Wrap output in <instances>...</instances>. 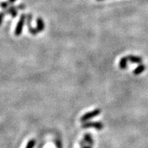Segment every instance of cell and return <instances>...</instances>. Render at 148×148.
<instances>
[{
	"instance_id": "6da1fadb",
	"label": "cell",
	"mask_w": 148,
	"mask_h": 148,
	"mask_svg": "<svg viewBox=\"0 0 148 148\" xmlns=\"http://www.w3.org/2000/svg\"><path fill=\"white\" fill-rule=\"evenodd\" d=\"M101 113V109L94 110L91 111V112H88V113L84 114V115L81 117L80 120L85 123V122H86V121H88L89 120V119L95 118V117L97 116V115H99Z\"/></svg>"
},
{
	"instance_id": "7a4b0ae2",
	"label": "cell",
	"mask_w": 148,
	"mask_h": 148,
	"mask_svg": "<svg viewBox=\"0 0 148 148\" xmlns=\"http://www.w3.org/2000/svg\"><path fill=\"white\" fill-rule=\"evenodd\" d=\"M82 127L83 129H88V128L93 127L97 130H101L103 128V125L101 122H88V123H83Z\"/></svg>"
},
{
	"instance_id": "3957f363",
	"label": "cell",
	"mask_w": 148,
	"mask_h": 148,
	"mask_svg": "<svg viewBox=\"0 0 148 148\" xmlns=\"http://www.w3.org/2000/svg\"><path fill=\"white\" fill-rule=\"evenodd\" d=\"M26 19H27V15L26 14H22L21 16L19 21H18V24H17V27L15 28V31H14V34L16 36H20L21 34L23 24H24V22H25Z\"/></svg>"
},
{
	"instance_id": "277c9868",
	"label": "cell",
	"mask_w": 148,
	"mask_h": 148,
	"mask_svg": "<svg viewBox=\"0 0 148 148\" xmlns=\"http://www.w3.org/2000/svg\"><path fill=\"white\" fill-rule=\"evenodd\" d=\"M128 60H129L130 62H132V64H141L142 63V58H140V57L134 56V55H127L126 56Z\"/></svg>"
},
{
	"instance_id": "5b68a950",
	"label": "cell",
	"mask_w": 148,
	"mask_h": 148,
	"mask_svg": "<svg viewBox=\"0 0 148 148\" xmlns=\"http://www.w3.org/2000/svg\"><path fill=\"white\" fill-rule=\"evenodd\" d=\"M36 23H37V27L36 28V31L38 33H40L45 29V23L43 22V21L42 20L41 18H38L36 19Z\"/></svg>"
},
{
	"instance_id": "8992f818",
	"label": "cell",
	"mask_w": 148,
	"mask_h": 148,
	"mask_svg": "<svg viewBox=\"0 0 148 148\" xmlns=\"http://www.w3.org/2000/svg\"><path fill=\"white\" fill-rule=\"evenodd\" d=\"M145 69H146V66H144V64H140L139 66H137V68H135V70H134L133 73H134V75H136V76L137 75H139V74L142 73L144 70H145Z\"/></svg>"
},
{
	"instance_id": "52a82bcc",
	"label": "cell",
	"mask_w": 148,
	"mask_h": 148,
	"mask_svg": "<svg viewBox=\"0 0 148 148\" xmlns=\"http://www.w3.org/2000/svg\"><path fill=\"white\" fill-rule=\"evenodd\" d=\"M83 140L86 141V144H89V146H92V145H93V144H94L93 138H92V136H91V134H90L89 133H87V134H85Z\"/></svg>"
},
{
	"instance_id": "ba28073f",
	"label": "cell",
	"mask_w": 148,
	"mask_h": 148,
	"mask_svg": "<svg viewBox=\"0 0 148 148\" xmlns=\"http://www.w3.org/2000/svg\"><path fill=\"white\" fill-rule=\"evenodd\" d=\"M127 64H128V59L126 57L122 58L119 60V67L123 70H125L127 67Z\"/></svg>"
},
{
	"instance_id": "9c48e42d",
	"label": "cell",
	"mask_w": 148,
	"mask_h": 148,
	"mask_svg": "<svg viewBox=\"0 0 148 148\" xmlns=\"http://www.w3.org/2000/svg\"><path fill=\"white\" fill-rule=\"evenodd\" d=\"M36 141L34 139H31V140H29V142L27 143V146H26V148H33L34 146H35Z\"/></svg>"
},
{
	"instance_id": "30bf717a",
	"label": "cell",
	"mask_w": 148,
	"mask_h": 148,
	"mask_svg": "<svg viewBox=\"0 0 148 148\" xmlns=\"http://www.w3.org/2000/svg\"><path fill=\"white\" fill-rule=\"evenodd\" d=\"M9 5V2H3L2 3H0V7L3 9H7V8Z\"/></svg>"
},
{
	"instance_id": "8fae6325",
	"label": "cell",
	"mask_w": 148,
	"mask_h": 148,
	"mask_svg": "<svg viewBox=\"0 0 148 148\" xmlns=\"http://www.w3.org/2000/svg\"><path fill=\"white\" fill-rule=\"evenodd\" d=\"M4 17H5V12H0V25H1V23H2V21H3Z\"/></svg>"
},
{
	"instance_id": "7c38bea8",
	"label": "cell",
	"mask_w": 148,
	"mask_h": 148,
	"mask_svg": "<svg viewBox=\"0 0 148 148\" xmlns=\"http://www.w3.org/2000/svg\"><path fill=\"white\" fill-rule=\"evenodd\" d=\"M25 8V6H24V5H19L18 6V7H17V8H18V9H23V8Z\"/></svg>"
},
{
	"instance_id": "4fadbf2b",
	"label": "cell",
	"mask_w": 148,
	"mask_h": 148,
	"mask_svg": "<svg viewBox=\"0 0 148 148\" xmlns=\"http://www.w3.org/2000/svg\"><path fill=\"white\" fill-rule=\"evenodd\" d=\"M16 2V0H8V2H9V4H13L14 2Z\"/></svg>"
},
{
	"instance_id": "5bb4252c",
	"label": "cell",
	"mask_w": 148,
	"mask_h": 148,
	"mask_svg": "<svg viewBox=\"0 0 148 148\" xmlns=\"http://www.w3.org/2000/svg\"><path fill=\"white\" fill-rule=\"evenodd\" d=\"M82 148H92L91 146H87V145H85V146L82 147Z\"/></svg>"
},
{
	"instance_id": "9a60e30c",
	"label": "cell",
	"mask_w": 148,
	"mask_h": 148,
	"mask_svg": "<svg viewBox=\"0 0 148 148\" xmlns=\"http://www.w3.org/2000/svg\"><path fill=\"white\" fill-rule=\"evenodd\" d=\"M98 1H101V0H98Z\"/></svg>"
}]
</instances>
